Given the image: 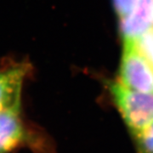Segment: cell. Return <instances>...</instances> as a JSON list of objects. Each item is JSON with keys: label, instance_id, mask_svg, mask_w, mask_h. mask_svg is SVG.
Returning a JSON list of instances; mask_svg holds the SVG:
<instances>
[{"label": "cell", "instance_id": "obj_1", "mask_svg": "<svg viewBox=\"0 0 153 153\" xmlns=\"http://www.w3.org/2000/svg\"><path fill=\"white\" fill-rule=\"evenodd\" d=\"M110 91L125 124L134 136L152 123V93L133 90L118 81L110 84Z\"/></svg>", "mask_w": 153, "mask_h": 153}, {"label": "cell", "instance_id": "obj_2", "mask_svg": "<svg viewBox=\"0 0 153 153\" xmlns=\"http://www.w3.org/2000/svg\"><path fill=\"white\" fill-rule=\"evenodd\" d=\"M118 82L133 90L153 94V66L133 43H123Z\"/></svg>", "mask_w": 153, "mask_h": 153}, {"label": "cell", "instance_id": "obj_3", "mask_svg": "<svg viewBox=\"0 0 153 153\" xmlns=\"http://www.w3.org/2000/svg\"><path fill=\"white\" fill-rule=\"evenodd\" d=\"M153 28V0H138L134 10L120 20L123 43H135Z\"/></svg>", "mask_w": 153, "mask_h": 153}, {"label": "cell", "instance_id": "obj_4", "mask_svg": "<svg viewBox=\"0 0 153 153\" xmlns=\"http://www.w3.org/2000/svg\"><path fill=\"white\" fill-rule=\"evenodd\" d=\"M27 69L15 66L0 71V111L20 107L21 92Z\"/></svg>", "mask_w": 153, "mask_h": 153}, {"label": "cell", "instance_id": "obj_5", "mask_svg": "<svg viewBox=\"0 0 153 153\" xmlns=\"http://www.w3.org/2000/svg\"><path fill=\"white\" fill-rule=\"evenodd\" d=\"M20 107L0 111V153L10 152L22 139L23 131L19 117Z\"/></svg>", "mask_w": 153, "mask_h": 153}, {"label": "cell", "instance_id": "obj_6", "mask_svg": "<svg viewBox=\"0 0 153 153\" xmlns=\"http://www.w3.org/2000/svg\"><path fill=\"white\" fill-rule=\"evenodd\" d=\"M135 138L140 153H153V122Z\"/></svg>", "mask_w": 153, "mask_h": 153}, {"label": "cell", "instance_id": "obj_7", "mask_svg": "<svg viewBox=\"0 0 153 153\" xmlns=\"http://www.w3.org/2000/svg\"><path fill=\"white\" fill-rule=\"evenodd\" d=\"M137 49L153 66V28L134 43Z\"/></svg>", "mask_w": 153, "mask_h": 153}, {"label": "cell", "instance_id": "obj_8", "mask_svg": "<svg viewBox=\"0 0 153 153\" xmlns=\"http://www.w3.org/2000/svg\"><path fill=\"white\" fill-rule=\"evenodd\" d=\"M117 14L119 19L128 16L134 10L138 0H113Z\"/></svg>", "mask_w": 153, "mask_h": 153}]
</instances>
